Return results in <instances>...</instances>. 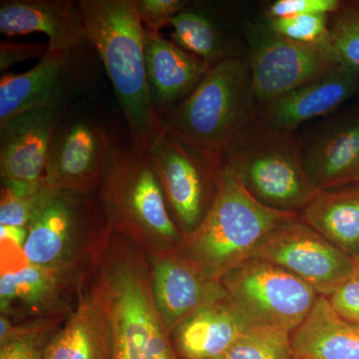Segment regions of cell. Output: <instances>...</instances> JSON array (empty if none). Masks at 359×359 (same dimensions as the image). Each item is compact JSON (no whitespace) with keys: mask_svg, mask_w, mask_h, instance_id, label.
<instances>
[{"mask_svg":"<svg viewBox=\"0 0 359 359\" xmlns=\"http://www.w3.org/2000/svg\"><path fill=\"white\" fill-rule=\"evenodd\" d=\"M78 6L87 42L102 61L132 143L147 152L165 128L151 100L136 0H81Z\"/></svg>","mask_w":359,"mask_h":359,"instance_id":"1","label":"cell"},{"mask_svg":"<svg viewBox=\"0 0 359 359\" xmlns=\"http://www.w3.org/2000/svg\"><path fill=\"white\" fill-rule=\"evenodd\" d=\"M297 216L255 199L223 160L212 207L197 230L186 238L189 259L207 278L219 280L249 259L276 226Z\"/></svg>","mask_w":359,"mask_h":359,"instance_id":"2","label":"cell"},{"mask_svg":"<svg viewBox=\"0 0 359 359\" xmlns=\"http://www.w3.org/2000/svg\"><path fill=\"white\" fill-rule=\"evenodd\" d=\"M91 297L109 321L111 359H179L140 257L123 250L108 255Z\"/></svg>","mask_w":359,"mask_h":359,"instance_id":"3","label":"cell"},{"mask_svg":"<svg viewBox=\"0 0 359 359\" xmlns=\"http://www.w3.org/2000/svg\"><path fill=\"white\" fill-rule=\"evenodd\" d=\"M254 116L249 63L233 56L212 65L161 122L167 133L190 147L223 155Z\"/></svg>","mask_w":359,"mask_h":359,"instance_id":"4","label":"cell"},{"mask_svg":"<svg viewBox=\"0 0 359 359\" xmlns=\"http://www.w3.org/2000/svg\"><path fill=\"white\" fill-rule=\"evenodd\" d=\"M223 160L250 195L271 209L299 214L320 191L306 173L299 138L264 126L255 116Z\"/></svg>","mask_w":359,"mask_h":359,"instance_id":"5","label":"cell"},{"mask_svg":"<svg viewBox=\"0 0 359 359\" xmlns=\"http://www.w3.org/2000/svg\"><path fill=\"white\" fill-rule=\"evenodd\" d=\"M99 201L113 230L145 244L173 245L186 241L172 218L147 152L133 143L130 147L115 144Z\"/></svg>","mask_w":359,"mask_h":359,"instance_id":"6","label":"cell"},{"mask_svg":"<svg viewBox=\"0 0 359 359\" xmlns=\"http://www.w3.org/2000/svg\"><path fill=\"white\" fill-rule=\"evenodd\" d=\"M226 299L250 325L292 332L308 318L320 294L275 264L249 259L219 280Z\"/></svg>","mask_w":359,"mask_h":359,"instance_id":"7","label":"cell"},{"mask_svg":"<svg viewBox=\"0 0 359 359\" xmlns=\"http://www.w3.org/2000/svg\"><path fill=\"white\" fill-rule=\"evenodd\" d=\"M245 35L254 110L341 66L330 40L323 44L299 43L273 32L268 23H250L245 26Z\"/></svg>","mask_w":359,"mask_h":359,"instance_id":"8","label":"cell"},{"mask_svg":"<svg viewBox=\"0 0 359 359\" xmlns=\"http://www.w3.org/2000/svg\"><path fill=\"white\" fill-rule=\"evenodd\" d=\"M147 154L159 177L170 211L186 240L212 207L223 155L190 147L166 130Z\"/></svg>","mask_w":359,"mask_h":359,"instance_id":"9","label":"cell"},{"mask_svg":"<svg viewBox=\"0 0 359 359\" xmlns=\"http://www.w3.org/2000/svg\"><path fill=\"white\" fill-rule=\"evenodd\" d=\"M250 259L290 271L323 297L354 276L353 257L328 242L299 216L271 231Z\"/></svg>","mask_w":359,"mask_h":359,"instance_id":"10","label":"cell"},{"mask_svg":"<svg viewBox=\"0 0 359 359\" xmlns=\"http://www.w3.org/2000/svg\"><path fill=\"white\" fill-rule=\"evenodd\" d=\"M105 219L89 196L53 190L45 186L28 224L23 252L28 263L63 269L82 238Z\"/></svg>","mask_w":359,"mask_h":359,"instance_id":"11","label":"cell"},{"mask_svg":"<svg viewBox=\"0 0 359 359\" xmlns=\"http://www.w3.org/2000/svg\"><path fill=\"white\" fill-rule=\"evenodd\" d=\"M114 146L98 123L63 120L49 151L45 184L53 190L91 195L102 185Z\"/></svg>","mask_w":359,"mask_h":359,"instance_id":"12","label":"cell"},{"mask_svg":"<svg viewBox=\"0 0 359 359\" xmlns=\"http://www.w3.org/2000/svg\"><path fill=\"white\" fill-rule=\"evenodd\" d=\"M67 107L27 111L0 127L2 185L35 190L45 185L49 151Z\"/></svg>","mask_w":359,"mask_h":359,"instance_id":"13","label":"cell"},{"mask_svg":"<svg viewBox=\"0 0 359 359\" xmlns=\"http://www.w3.org/2000/svg\"><path fill=\"white\" fill-rule=\"evenodd\" d=\"M49 52L34 67L0 80V127L27 111L67 107L79 79L77 53Z\"/></svg>","mask_w":359,"mask_h":359,"instance_id":"14","label":"cell"},{"mask_svg":"<svg viewBox=\"0 0 359 359\" xmlns=\"http://www.w3.org/2000/svg\"><path fill=\"white\" fill-rule=\"evenodd\" d=\"M299 142L306 173L318 190L359 185V114L325 120Z\"/></svg>","mask_w":359,"mask_h":359,"instance_id":"15","label":"cell"},{"mask_svg":"<svg viewBox=\"0 0 359 359\" xmlns=\"http://www.w3.org/2000/svg\"><path fill=\"white\" fill-rule=\"evenodd\" d=\"M151 276L155 306L169 332L201 306L226 299L219 280L207 278L190 259L154 255Z\"/></svg>","mask_w":359,"mask_h":359,"instance_id":"16","label":"cell"},{"mask_svg":"<svg viewBox=\"0 0 359 359\" xmlns=\"http://www.w3.org/2000/svg\"><path fill=\"white\" fill-rule=\"evenodd\" d=\"M359 89V70L340 66L327 76L304 85L255 109L257 121L294 133L304 123L327 117Z\"/></svg>","mask_w":359,"mask_h":359,"instance_id":"17","label":"cell"},{"mask_svg":"<svg viewBox=\"0 0 359 359\" xmlns=\"http://www.w3.org/2000/svg\"><path fill=\"white\" fill-rule=\"evenodd\" d=\"M144 45L151 100L161 120L197 88L211 66L160 32L145 30Z\"/></svg>","mask_w":359,"mask_h":359,"instance_id":"18","label":"cell"},{"mask_svg":"<svg viewBox=\"0 0 359 359\" xmlns=\"http://www.w3.org/2000/svg\"><path fill=\"white\" fill-rule=\"evenodd\" d=\"M0 32L6 36L43 33L48 51H73L87 43L78 2L70 0H2Z\"/></svg>","mask_w":359,"mask_h":359,"instance_id":"19","label":"cell"},{"mask_svg":"<svg viewBox=\"0 0 359 359\" xmlns=\"http://www.w3.org/2000/svg\"><path fill=\"white\" fill-rule=\"evenodd\" d=\"M250 325L228 299L205 304L172 330L175 347L185 359L219 358Z\"/></svg>","mask_w":359,"mask_h":359,"instance_id":"20","label":"cell"},{"mask_svg":"<svg viewBox=\"0 0 359 359\" xmlns=\"http://www.w3.org/2000/svg\"><path fill=\"white\" fill-rule=\"evenodd\" d=\"M292 344L297 359H359V323L340 318L320 295Z\"/></svg>","mask_w":359,"mask_h":359,"instance_id":"21","label":"cell"},{"mask_svg":"<svg viewBox=\"0 0 359 359\" xmlns=\"http://www.w3.org/2000/svg\"><path fill=\"white\" fill-rule=\"evenodd\" d=\"M299 218L347 256L359 254V185L318 191Z\"/></svg>","mask_w":359,"mask_h":359,"instance_id":"22","label":"cell"},{"mask_svg":"<svg viewBox=\"0 0 359 359\" xmlns=\"http://www.w3.org/2000/svg\"><path fill=\"white\" fill-rule=\"evenodd\" d=\"M112 335L103 309L86 297L78 304L65 327L49 340L44 359H111Z\"/></svg>","mask_w":359,"mask_h":359,"instance_id":"23","label":"cell"},{"mask_svg":"<svg viewBox=\"0 0 359 359\" xmlns=\"http://www.w3.org/2000/svg\"><path fill=\"white\" fill-rule=\"evenodd\" d=\"M60 269L27 264L1 273L0 306L2 314L16 311H37L52 304L60 292Z\"/></svg>","mask_w":359,"mask_h":359,"instance_id":"24","label":"cell"},{"mask_svg":"<svg viewBox=\"0 0 359 359\" xmlns=\"http://www.w3.org/2000/svg\"><path fill=\"white\" fill-rule=\"evenodd\" d=\"M169 25L173 28L172 41L203 59L211 67L224 59L236 56L229 48L216 21L204 11L189 6L175 16Z\"/></svg>","mask_w":359,"mask_h":359,"instance_id":"25","label":"cell"},{"mask_svg":"<svg viewBox=\"0 0 359 359\" xmlns=\"http://www.w3.org/2000/svg\"><path fill=\"white\" fill-rule=\"evenodd\" d=\"M223 359H297L292 332L280 328L250 325L238 335Z\"/></svg>","mask_w":359,"mask_h":359,"instance_id":"26","label":"cell"},{"mask_svg":"<svg viewBox=\"0 0 359 359\" xmlns=\"http://www.w3.org/2000/svg\"><path fill=\"white\" fill-rule=\"evenodd\" d=\"M330 44L339 65L359 70V8L344 4L332 15L330 25Z\"/></svg>","mask_w":359,"mask_h":359,"instance_id":"27","label":"cell"},{"mask_svg":"<svg viewBox=\"0 0 359 359\" xmlns=\"http://www.w3.org/2000/svg\"><path fill=\"white\" fill-rule=\"evenodd\" d=\"M330 15L308 14L290 18L269 20L273 32L285 39L304 44H323L330 42Z\"/></svg>","mask_w":359,"mask_h":359,"instance_id":"28","label":"cell"},{"mask_svg":"<svg viewBox=\"0 0 359 359\" xmlns=\"http://www.w3.org/2000/svg\"><path fill=\"white\" fill-rule=\"evenodd\" d=\"M45 186L36 190H21L2 185L0 226L27 228Z\"/></svg>","mask_w":359,"mask_h":359,"instance_id":"29","label":"cell"},{"mask_svg":"<svg viewBox=\"0 0 359 359\" xmlns=\"http://www.w3.org/2000/svg\"><path fill=\"white\" fill-rule=\"evenodd\" d=\"M190 6L186 0H136L137 13L146 32H160L175 16Z\"/></svg>","mask_w":359,"mask_h":359,"instance_id":"30","label":"cell"},{"mask_svg":"<svg viewBox=\"0 0 359 359\" xmlns=\"http://www.w3.org/2000/svg\"><path fill=\"white\" fill-rule=\"evenodd\" d=\"M47 344L36 330L14 328L13 335L0 344V359H44Z\"/></svg>","mask_w":359,"mask_h":359,"instance_id":"31","label":"cell"},{"mask_svg":"<svg viewBox=\"0 0 359 359\" xmlns=\"http://www.w3.org/2000/svg\"><path fill=\"white\" fill-rule=\"evenodd\" d=\"M342 6L344 2L339 0H276L269 4L266 15L269 20L308 14L334 15Z\"/></svg>","mask_w":359,"mask_h":359,"instance_id":"32","label":"cell"},{"mask_svg":"<svg viewBox=\"0 0 359 359\" xmlns=\"http://www.w3.org/2000/svg\"><path fill=\"white\" fill-rule=\"evenodd\" d=\"M325 297L340 318L359 323V276H353Z\"/></svg>","mask_w":359,"mask_h":359,"instance_id":"33","label":"cell"},{"mask_svg":"<svg viewBox=\"0 0 359 359\" xmlns=\"http://www.w3.org/2000/svg\"><path fill=\"white\" fill-rule=\"evenodd\" d=\"M48 51V44L16 43L1 41L0 43V71L4 72L11 66L30 60L43 57Z\"/></svg>","mask_w":359,"mask_h":359,"instance_id":"34","label":"cell"},{"mask_svg":"<svg viewBox=\"0 0 359 359\" xmlns=\"http://www.w3.org/2000/svg\"><path fill=\"white\" fill-rule=\"evenodd\" d=\"M28 229L18 226H0V240L13 243L21 249L25 248L27 240Z\"/></svg>","mask_w":359,"mask_h":359,"instance_id":"35","label":"cell"},{"mask_svg":"<svg viewBox=\"0 0 359 359\" xmlns=\"http://www.w3.org/2000/svg\"><path fill=\"white\" fill-rule=\"evenodd\" d=\"M354 266V276H359V254L353 257Z\"/></svg>","mask_w":359,"mask_h":359,"instance_id":"36","label":"cell"},{"mask_svg":"<svg viewBox=\"0 0 359 359\" xmlns=\"http://www.w3.org/2000/svg\"><path fill=\"white\" fill-rule=\"evenodd\" d=\"M215 359H223V358H215Z\"/></svg>","mask_w":359,"mask_h":359,"instance_id":"37","label":"cell"}]
</instances>
